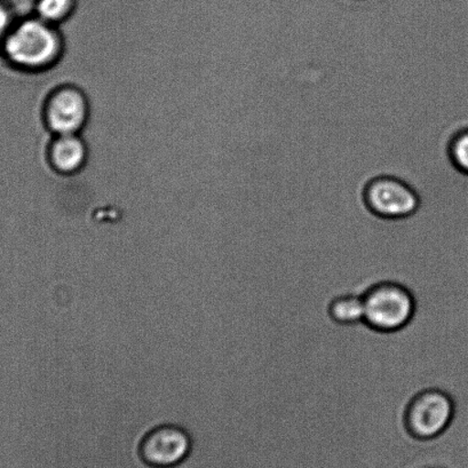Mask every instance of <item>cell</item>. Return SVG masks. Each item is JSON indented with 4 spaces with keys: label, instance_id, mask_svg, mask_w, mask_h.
<instances>
[{
    "label": "cell",
    "instance_id": "1",
    "mask_svg": "<svg viewBox=\"0 0 468 468\" xmlns=\"http://www.w3.org/2000/svg\"><path fill=\"white\" fill-rule=\"evenodd\" d=\"M0 47L19 69L43 70L60 57L62 40L56 27L34 16L16 22Z\"/></svg>",
    "mask_w": 468,
    "mask_h": 468
},
{
    "label": "cell",
    "instance_id": "2",
    "mask_svg": "<svg viewBox=\"0 0 468 468\" xmlns=\"http://www.w3.org/2000/svg\"><path fill=\"white\" fill-rule=\"evenodd\" d=\"M365 322L381 333L401 330L415 314V298L410 290L397 282H383L367 291Z\"/></svg>",
    "mask_w": 468,
    "mask_h": 468
},
{
    "label": "cell",
    "instance_id": "3",
    "mask_svg": "<svg viewBox=\"0 0 468 468\" xmlns=\"http://www.w3.org/2000/svg\"><path fill=\"white\" fill-rule=\"evenodd\" d=\"M454 416V403L440 389H427L409 404L407 427L420 440H431L448 430Z\"/></svg>",
    "mask_w": 468,
    "mask_h": 468
},
{
    "label": "cell",
    "instance_id": "4",
    "mask_svg": "<svg viewBox=\"0 0 468 468\" xmlns=\"http://www.w3.org/2000/svg\"><path fill=\"white\" fill-rule=\"evenodd\" d=\"M366 201L375 215L386 219H402L420 207L415 190L393 176H380L371 181L366 190Z\"/></svg>",
    "mask_w": 468,
    "mask_h": 468
},
{
    "label": "cell",
    "instance_id": "5",
    "mask_svg": "<svg viewBox=\"0 0 468 468\" xmlns=\"http://www.w3.org/2000/svg\"><path fill=\"white\" fill-rule=\"evenodd\" d=\"M44 117L57 135L77 134L88 121V99L72 86L56 90L45 102Z\"/></svg>",
    "mask_w": 468,
    "mask_h": 468
},
{
    "label": "cell",
    "instance_id": "6",
    "mask_svg": "<svg viewBox=\"0 0 468 468\" xmlns=\"http://www.w3.org/2000/svg\"><path fill=\"white\" fill-rule=\"evenodd\" d=\"M192 441L176 426H161L150 431L140 444V458L150 467L170 468L187 458Z\"/></svg>",
    "mask_w": 468,
    "mask_h": 468
},
{
    "label": "cell",
    "instance_id": "7",
    "mask_svg": "<svg viewBox=\"0 0 468 468\" xmlns=\"http://www.w3.org/2000/svg\"><path fill=\"white\" fill-rule=\"evenodd\" d=\"M88 158L84 141L77 134L57 135L49 147V161L58 172L72 175L80 171Z\"/></svg>",
    "mask_w": 468,
    "mask_h": 468
},
{
    "label": "cell",
    "instance_id": "8",
    "mask_svg": "<svg viewBox=\"0 0 468 468\" xmlns=\"http://www.w3.org/2000/svg\"><path fill=\"white\" fill-rule=\"evenodd\" d=\"M329 314L331 319L343 325H352L365 322L363 295H340L330 303Z\"/></svg>",
    "mask_w": 468,
    "mask_h": 468
},
{
    "label": "cell",
    "instance_id": "9",
    "mask_svg": "<svg viewBox=\"0 0 468 468\" xmlns=\"http://www.w3.org/2000/svg\"><path fill=\"white\" fill-rule=\"evenodd\" d=\"M75 6L76 0H36L35 16L56 27L72 15Z\"/></svg>",
    "mask_w": 468,
    "mask_h": 468
},
{
    "label": "cell",
    "instance_id": "10",
    "mask_svg": "<svg viewBox=\"0 0 468 468\" xmlns=\"http://www.w3.org/2000/svg\"><path fill=\"white\" fill-rule=\"evenodd\" d=\"M450 157L453 165L468 176V127L454 135L450 144Z\"/></svg>",
    "mask_w": 468,
    "mask_h": 468
},
{
    "label": "cell",
    "instance_id": "11",
    "mask_svg": "<svg viewBox=\"0 0 468 468\" xmlns=\"http://www.w3.org/2000/svg\"><path fill=\"white\" fill-rule=\"evenodd\" d=\"M15 24V16H13L11 7L8 6L5 0H0V45L5 40Z\"/></svg>",
    "mask_w": 468,
    "mask_h": 468
}]
</instances>
